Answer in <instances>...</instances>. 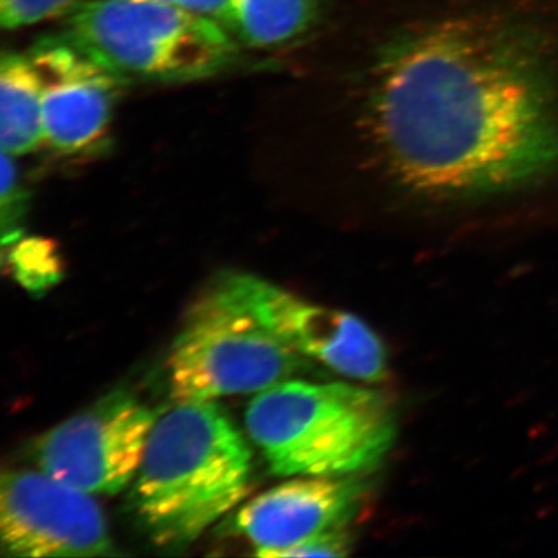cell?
<instances>
[{
	"label": "cell",
	"instance_id": "obj_1",
	"mask_svg": "<svg viewBox=\"0 0 558 558\" xmlns=\"http://www.w3.org/2000/svg\"><path fill=\"white\" fill-rule=\"evenodd\" d=\"M387 193L475 205L558 189V0H379L355 94Z\"/></svg>",
	"mask_w": 558,
	"mask_h": 558
},
{
	"label": "cell",
	"instance_id": "obj_2",
	"mask_svg": "<svg viewBox=\"0 0 558 558\" xmlns=\"http://www.w3.org/2000/svg\"><path fill=\"white\" fill-rule=\"evenodd\" d=\"M247 440L222 407L175 402L157 417L132 486L130 505L156 545L194 542L247 497Z\"/></svg>",
	"mask_w": 558,
	"mask_h": 558
},
{
	"label": "cell",
	"instance_id": "obj_3",
	"mask_svg": "<svg viewBox=\"0 0 558 558\" xmlns=\"http://www.w3.org/2000/svg\"><path fill=\"white\" fill-rule=\"evenodd\" d=\"M245 427L274 475L349 476L385 458L396 414L376 389L288 379L252 399Z\"/></svg>",
	"mask_w": 558,
	"mask_h": 558
},
{
	"label": "cell",
	"instance_id": "obj_4",
	"mask_svg": "<svg viewBox=\"0 0 558 558\" xmlns=\"http://www.w3.org/2000/svg\"><path fill=\"white\" fill-rule=\"evenodd\" d=\"M65 32L128 80L209 78L240 54V43L218 22L150 0H81Z\"/></svg>",
	"mask_w": 558,
	"mask_h": 558
},
{
	"label": "cell",
	"instance_id": "obj_5",
	"mask_svg": "<svg viewBox=\"0 0 558 558\" xmlns=\"http://www.w3.org/2000/svg\"><path fill=\"white\" fill-rule=\"evenodd\" d=\"M303 355L282 344L213 286L172 344L168 377L175 402L250 395L292 379Z\"/></svg>",
	"mask_w": 558,
	"mask_h": 558
},
{
	"label": "cell",
	"instance_id": "obj_6",
	"mask_svg": "<svg viewBox=\"0 0 558 558\" xmlns=\"http://www.w3.org/2000/svg\"><path fill=\"white\" fill-rule=\"evenodd\" d=\"M156 422L142 400L117 389L44 433L33 447L36 464L89 494H119L137 476Z\"/></svg>",
	"mask_w": 558,
	"mask_h": 558
},
{
	"label": "cell",
	"instance_id": "obj_7",
	"mask_svg": "<svg viewBox=\"0 0 558 558\" xmlns=\"http://www.w3.org/2000/svg\"><path fill=\"white\" fill-rule=\"evenodd\" d=\"M215 288L303 357L318 360L349 379L388 377L387 349L362 319L310 303L255 275L223 274Z\"/></svg>",
	"mask_w": 558,
	"mask_h": 558
},
{
	"label": "cell",
	"instance_id": "obj_8",
	"mask_svg": "<svg viewBox=\"0 0 558 558\" xmlns=\"http://www.w3.org/2000/svg\"><path fill=\"white\" fill-rule=\"evenodd\" d=\"M0 537L13 557L110 556L105 513L89 492L49 473L5 472L0 483Z\"/></svg>",
	"mask_w": 558,
	"mask_h": 558
},
{
	"label": "cell",
	"instance_id": "obj_9",
	"mask_svg": "<svg viewBox=\"0 0 558 558\" xmlns=\"http://www.w3.org/2000/svg\"><path fill=\"white\" fill-rule=\"evenodd\" d=\"M28 57L43 83L46 145L65 157L100 148L130 80L68 32L36 40Z\"/></svg>",
	"mask_w": 558,
	"mask_h": 558
},
{
	"label": "cell",
	"instance_id": "obj_10",
	"mask_svg": "<svg viewBox=\"0 0 558 558\" xmlns=\"http://www.w3.org/2000/svg\"><path fill=\"white\" fill-rule=\"evenodd\" d=\"M365 486L354 476H295L263 492L231 519L256 556L277 557L306 539L343 531L357 515Z\"/></svg>",
	"mask_w": 558,
	"mask_h": 558
},
{
	"label": "cell",
	"instance_id": "obj_11",
	"mask_svg": "<svg viewBox=\"0 0 558 558\" xmlns=\"http://www.w3.org/2000/svg\"><path fill=\"white\" fill-rule=\"evenodd\" d=\"M0 145L13 157L46 145L43 83L28 53L3 51L0 60Z\"/></svg>",
	"mask_w": 558,
	"mask_h": 558
},
{
	"label": "cell",
	"instance_id": "obj_12",
	"mask_svg": "<svg viewBox=\"0 0 558 558\" xmlns=\"http://www.w3.org/2000/svg\"><path fill=\"white\" fill-rule=\"evenodd\" d=\"M323 9V0H231L229 32L252 49H281L311 35Z\"/></svg>",
	"mask_w": 558,
	"mask_h": 558
},
{
	"label": "cell",
	"instance_id": "obj_13",
	"mask_svg": "<svg viewBox=\"0 0 558 558\" xmlns=\"http://www.w3.org/2000/svg\"><path fill=\"white\" fill-rule=\"evenodd\" d=\"M10 259L14 277L31 292H44L62 277L61 259L50 241L21 238L14 242Z\"/></svg>",
	"mask_w": 558,
	"mask_h": 558
},
{
	"label": "cell",
	"instance_id": "obj_14",
	"mask_svg": "<svg viewBox=\"0 0 558 558\" xmlns=\"http://www.w3.org/2000/svg\"><path fill=\"white\" fill-rule=\"evenodd\" d=\"M14 157L2 150V194H0V223L3 247L24 236L25 216L28 213L27 190L21 182Z\"/></svg>",
	"mask_w": 558,
	"mask_h": 558
},
{
	"label": "cell",
	"instance_id": "obj_15",
	"mask_svg": "<svg viewBox=\"0 0 558 558\" xmlns=\"http://www.w3.org/2000/svg\"><path fill=\"white\" fill-rule=\"evenodd\" d=\"M81 0H0V25L5 31L31 27L39 22L64 16Z\"/></svg>",
	"mask_w": 558,
	"mask_h": 558
},
{
	"label": "cell",
	"instance_id": "obj_16",
	"mask_svg": "<svg viewBox=\"0 0 558 558\" xmlns=\"http://www.w3.org/2000/svg\"><path fill=\"white\" fill-rule=\"evenodd\" d=\"M349 549H351V538H349L347 529H343V531L328 532V534L290 546V548L278 553L277 557H344L348 556Z\"/></svg>",
	"mask_w": 558,
	"mask_h": 558
},
{
	"label": "cell",
	"instance_id": "obj_17",
	"mask_svg": "<svg viewBox=\"0 0 558 558\" xmlns=\"http://www.w3.org/2000/svg\"><path fill=\"white\" fill-rule=\"evenodd\" d=\"M150 2L163 3L197 16L208 17L229 31L231 0H150Z\"/></svg>",
	"mask_w": 558,
	"mask_h": 558
}]
</instances>
